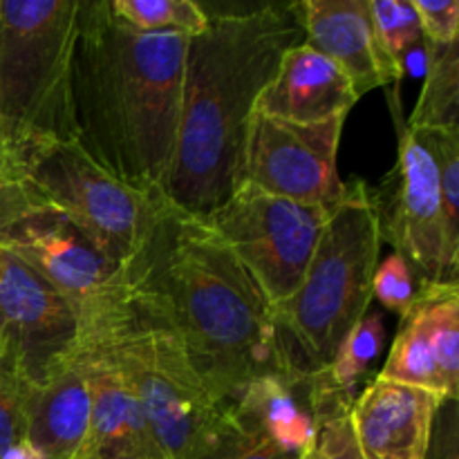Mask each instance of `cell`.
I'll return each mask as SVG.
<instances>
[{
	"mask_svg": "<svg viewBox=\"0 0 459 459\" xmlns=\"http://www.w3.org/2000/svg\"><path fill=\"white\" fill-rule=\"evenodd\" d=\"M119 281L182 343L202 384L236 408L254 381L307 372L254 278L200 218L169 200Z\"/></svg>",
	"mask_w": 459,
	"mask_h": 459,
	"instance_id": "1",
	"label": "cell"
},
{
	"mask_svg": "<svg viewBox=\"0 0 459 459\" xmlns=\"http://www.w3.org/2000/svg\"><path fill=\"white\" fill-rule=\"evenodd\" d=\"M188 39L134 30L115 16L110 0L79 7L72 52L76 143L143 193H164L178 143Z\"/></svg>",
	"mask_w": 459,
	"mask_h": 459,
	"instance_id": "2",
	"label": "cell"
},
{
	"mask_svg": "<svg viewBox=\"0 0 459 459\" xmlns=\"http://www.w3.org/2000/svg\"><path fill=\"white\" fill-rule=\"evenodd\" d=\"M299 3L209 16L188 39L182 108L164 195L206 220L242 184L249 119L290 48L303 43Z\"/></svg>",
	"mask_w": 459,
	"mask_h": 459,
	"instance_id": "3",
	"label": "cell"
},
{
	"mask_svg": "<svg viewBox=\"0 0 459 459\" xmlns=\"http://www.w3.org/2000/svg\"><path fill=\"white\" fill-rule=\"evenodd\" d=\"M81 341L110 359L170 459H197L218 442L233 408L209 393L178 336L133 299L119 272L81 316Z\"/></svg>",
	"mask_w": 459,
	"mask_h": 459,
	"instance_id": "4",
	"label": "cell"
},
{
	"mask_svg": "<svg viewBox=\"0 0 459 459\" xmlns=\"http://www.w3.org/2000/svg\"><path fill=\"white\" fill-rule=\"evenodd\" d=\"M379 249L370 186L363 179L345 182L343 200L332 209L303 282L290 300L273 307L307 372L325 370L341 341L370 309Z\"/></svg>",
	"mask_w": 459,
	"mask_h": 459,
	"instance_id": "5",
	"label": "cell"
},
{
	"mask_svg": "<svg viewBox=\"0 0 459 459\" xmlns=\"http://www.w3.org/2000/svg\"><path fill=\"white\" fill-rule=\"evenodd\" d=\"M81 0H0V134L9 155L76 142L72 52Z\"/></svg>",
	"mask_w": 459,
	"mask_h": 459,
	"instance_id": "6",
	"label": "cell"
},
{
	"mask_svg": "<svg viewBox=\"0 0 459 459\" xmlns=\"http://www.w3.org/2000/svg\"><path fill=\"white\" fill-rule=\"evenodd\" d=\"M12 169L36 195L79 224L112 264L121 267L166 204L164 193H143L99 166L76 142L27 146Z\"/></svg>",
	"mask_w": 459,
	"mask_h": 459,
	"instance_id": "7",
	"label": "cell"
},
{
	"mask_svg": "<svg viewBox=\"0 0 459 459\" xmlns=\"http://www.w3.org/2000/svg\"><path fill=\"white\" fill-rule=\"evenodd\" d=\"M332 209L299 204L242 182L204 222L278 307L303 282Z\"/></svg>",
	"mask_w": 459,
	"mask_h": 459,
	"instance_id": "8",
	"label": "cell"
},
{
	"mask_svg": "<svg viewBox=\"0 0 459 459\" xmlns=\"http://www.w3.org/2000/svg\"><path fill=\"white\" fill-rule=\"evenodd\" d=\"M397 161L379 188H370L379 218L381 242H388L421 281L455 282L459 269V242L448 233L439 193L437 166L420 134L406 128L397 112Z\"/></svg>",
	"mask_w": 459,
	"mask_h": 459,
	"instance_id": "9",
	"label": "cell"
},
{
	"mask_svg": "<svg viewBox=\"0 0 459 459\" xmlns=\"http://www.w3.org/2000/svg\"><path fill=\"white\" fill-rule=\"evenodd\" d=\"M345 117L314 126L273 119L254 110L242 160V182L305 206L332 209L343 200L339 143Z\"/></svg>",
	"mask_w": 459,
	"mask_h": 459,
	"instance_id": "10",
	"label": "cell"
},
{
	"mask_svg": "<svg viewBox=\"0 0 459 459\" xmlns=\"http://www.w3.org/2000/svg\"><path fill=\"white\" fill-rule=\"evenodd\" d=\"M81 348V321L70 300L21 258H0V350L34 388L61 375Z\"/></svg>",
	"mask_w": 459,
	"mask_h": 459,
	"instance_id": "11",
	"label": "cell"
},
{
	"mask_svg": "<svg viewBox=\"0 0 459 459\" xmlns=\"http://www.w3.org/2000/svg\"><path fill=\"white\" fill-rule=\"evenodd\" d=\"M0 247L61 291L76 309L79 321L106 294L119 272L79 224L48 202L3 229Z\"/></svg>",
	"mask_w": 459,
	"mask_h": 459,
	"instance_id": "12",
	"label": "cell"
},
{
	"mask_svg": "<svg viewBox=\"0 0 459 459\" xmlns=\"http://www.w3.org/2000/svg\"><path fill=\"white\" fill-rule=\"evenodd\" d=\"M379 377L429 390L442 402L457 399L459 285L429 281L417 285Z\"/></svg>",
	"mask_w": 459,
	"mask_h": 459,
	"instance_id": "13",
	"label": "cell"
},
{
	"mask_svg": "<svg viewBox=\"0 0 459 459\" xmlns=\"http://www.w3.org/2000/svg\"><path fill=\"white\" fill-rule=\"evenodd\" d=\"M299 13L305 43L348 74L359 99L403 79V65L377 39L370 0H303Z\"/></svg>",
	"mask_w": 459,
	"mask_h": 459,
	"instance_id": "14",
	"label": "cell"
},
{
	"mask_svg": "<svg viewBox=\"0 0 459 459\" xmlns=\"http://www.w3.org/2000/svg\"><path fill=\"white\" fill-rule=\"evenodd\" d=\"M79 361L90 388V426L76 459H170L110 359L81 341Z\"/></svg>",
	"mask_w": 459,
	"mask_h": 459,
	"instance_id": "15",
	"label": "cell"
},
{
	"mask_svg": "<svg viewBox=\"0 0 459 459\" xmlns=\"http://www.w3.org/2000/svg\"><path fill=\"white\" fill-rule=\"evenodd\" d=\"M439 406L429 390L375 377L350 406L363 459H424Z\"/></svg>",
	"mask_w": 459,
	"mask_h": 459,
	"instance_id": "16",
	"label": "cell"
},
{
	"mask_svg": "<svg viewBox=\"0 0 459 459\" xmlns=\"http://www.w3.org/2000/svg\"><path fill=\"white\" fill-rule=\"evenodd\" d=\"M357 101L348 74L303 40L285 52L276 76L260 92L255 112L291 124L314 126L334 117H348Z\"/></svg>",
	"mask_w": 459,
	"mask_h": 459,
	"instance_id": "17",
	"label": "cell"
},
{
	"mask_svg": "<svg viewBox=\"0 0 459 459\" xmlns=\"http://www.w3.org/2000/svg\"><path fill=\"white\" fill-rule=\"evenodd\" d=\"M90 426V388L76 354L74 361L40 388L31 385L27 402V442L40 459H76Z\"/></svg>",
	"mask_w": 459,
	"mask_h": 459,
	"instance_id": "18",
	"label": "cell"
},
{
	"mask_svg": "<svg viewBox=\"0 0 459 459\" xmlns=\"http://www.w3.org/2000/svg\"><path fill=\"white\" fill-rule=\"evenodd\" d=\"M318 390V372L263 377L242 393L236 411L263 429L273 442L303 455L314 435Z\"/></svg>",
	"mask_w": 459,
	"mask_h": 459,
	"instance_id": "19",
	"label": "cell"
},
{
	"mask_svg": "<svg viewBox=\"0 0 459 459\" xmlns=\"http://www.w3.org/2000/svg\"><path fill=\"white\" fill-rule=\"evenodd\" d=\"M426 79L417 106L408 117L412 133L459 128V40L424 45Z\"/></svg>",
	"mask_w": 459,
	"mask_h": 459,
	"instance_id": "20",
	"label": "cell"
},
{
	"mask_svg": "<svg viewBox=\"0 0 459 459\" xmlns=\"http://www.w3.org/2000/svg\"><path fill=\"white\" fill-rule=\"evenodd\" d=\"M318 375H321V390H318L314 435L300 459H363L350 421L352 393L334 388L323 370Z\"/></svg>",
	"mask_w": 459,
	"mask_h": 459,
	"instance_id": "21",
	"label": "cell"
},
{
	"mask_svg": "<svg viewBox=\"0 0 459 459\" xmlns=\"http://www.w3.org/2000/svg\"><path fill=\"white\" fill-rule=\"evenodd\" d=\"M384 318L375 309H368L361 321L341 341L330 366L323 370L327 381L334 388L354 394L359 379L366 375L370 363L379 357L381 348H384Z\"/></svg>",
	"mask_w": 459,
	"mask_h": 459,
	"instance_id": "22",
	"label": "cell"
},
{
	"mask_svg": "<svg viewBox=\"0 0 459 459\" xmlns=\"http://www.w3.org/2000/svg\"><path fill=\"white\" fill-rule=\"evenodd\" d=\"M117 18L139 31H175L197 36L209 25V13L193 0H110Z\"/></svg>",
	"mask_w": 459,
	"mask_h": 459,
	"instance_id": "23",
	"label": "cell"
},
{
	"mask_svg": "<svg viewBox=\"0 0 459 459\" xmlns=\"http://www.w3.org/2000/svg\"><path fill=\"white\" fill-rule=\"evenodd\" d=\"M31 385L0 350V459H40L27 442V402Z\"/></svg>",
	"mask_w": 459,
	"mask_h": 459,
	"instance_id": "24",
	"label": "cell"
},
{
	"mask_svg": "<svg viewBox=\"0 0 459 459\" xmlns=\"http://www.w3.org/2000/svg\"><path fill=\"white\" fill-rule=\"evenodd\" d=\"M370 16L381 48L402 65L403 56L424 49V31L411 0H370Z\"/></svg>",
	"mask_w": 459,
	"mask_h": 459,
	"instance_id": "25",
	"label": "cell"
},
{
	"mask_svg": "<svg viewBox=\"0 0 459 459\" xmlns=\"http://www.w3.org/2000/svg\"><path fill=\"white\" fill-rule=\"evenodd\" d=\"M197 459H300V455L273 442L263 429L233 408L218 442Z\"/></svg>",
	"mask_w": 459,
	"mask_h": 459,
	"instance_id": "26",
	"label": "cell"
},
{
	"mask_svg": "<svg viewBox=\"0 0 459 459\" xmlns=\"http://www.w3.org/2000/svg\"><path fill=\"white\" fill-rule=\"evenodd\" d=\"M437 166L444 220L448 233L459 242V128L417 133Z\"/></svg>",
	"mask_w": 459,
	"mask_h": 459,
	"instance_id": "27",
	"label": "cell"
},
{
	"mask_svg": "<svg viewBox=\"0 0 459 459\" xmlns=\"http://www.w3.org/2000/svg\"><path fill=\"white\" fill-rule=\"evenodd\" d=\"M415 273L402 255L393 254L377 264L372 276V299L379 300L385 309L402 316L411 300L415 299Z\"/></svg>",
	"mask_w": 459,
	"mask_h": 459,
	"instance_id": "28",
	"label": "cell"
},
{
	"mask_svg": "<svg viewBox=\"0 0 459 459\" xmlns=\"http://www.w3.org/2000/svg\"><path fill=\"white\" fill-rule=\"evenodd\" d=\"M429 45H448L459 40L457 0H411Z\"/></svg>",
	"mask_w": 459,
	"mask_h": 459,
	"instance_id": "29",
	"label": "cell"
},
{
	"mask_svg": "<svg viewBox=\"0 0 459 459\" xmlns=\"http://www.w3.org/2000/svg\"><path fill=\"white\" fill-rule=\"evenodd\" d=\"M39 204L43 200L13 173L12 166L0 164V231Z\"/></svg>",
	"mask_w": 459,
	"mask_h": 459,
	"instance_id": "30",
	"label": "cell"
},
{
	"mask_svg": "<svg viewBox=\"0 0 459 459\" xmlns=\"http://www.w3.org/2000/svg\"><path fill=\"white\" fill-rule=\"evenodd\" d=\"M424 459H459L457 399H446L439 406Z\"/></svg>",
	"mask_w": 459,
	"mask_h": 459,
	"instance_id": "31",
	"label": "cell"
},
{
	"mask_svg": "<svg viewBox=\"0 0 459 459\" xmlns=\"http://www.w3.org/2000/svg\"><path fill=\"white\" fill-rule=\"evenodd\" d=\"M0 164L12 166V155H9V148H7V143H4L3 134H0Z\"/></svg>",
	"mask_w": 459,
	"mask_h": 459,
	"instance_id": "32",
	"label": "cell"
},
{
	"mask_svg": "<svg viewBox=\"0 0 459 459\" xmlns=\"http://www.w3.org/2000/svg\"><path fill=\"white\" fill-rule=\"evenodd\" d=\"M0 258H3V247H0Z\"/></svg>",
	"mask_w": 459,
	"mask_h": 459,
	"instance_id": "33",
	"label": "cell"
}]
</instances>
